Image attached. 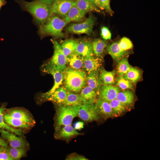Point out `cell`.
Here are the masks:
<instances>
[{"label":"cell","instance_id":"obj_10","mask_svg":"<svg viewBox=\"0 0 160 160\" xmlns=\"http://www.w3.org/2000/svg\"><path fill=\"white\" fill-rule=\"evenodd\" d=\"M4 112L12 117L21 120L32 126L35 123L32 115L29 112L24 109L19 108L6 109Z\"/></svg>","mask_w":160,"mask_h":160},{"label":"cell","instance_id":"obj_29","mask_svg":"<svg viewBox=\"0 0 160 160\" xmlns=\"http://www.w3.org/2000/svg\"><path fill=\"white\" fill-rule=\"evenodd\" d=\"M5 151L8 153L13 160H19L25 155L26 149L25 147H6Z\"/></svg>","mask_w":160,"mask_h":160},{"label":"cell","instance_id":"obj_8","mask_svg":"<svg viewBox=\"0 0 160 160\" xmlns=\"http://www.w3.org/2000/svg\"><path fill=\"white\" fill-rule=\"evenodd\" d=\"M78 116L86 122L97 121L100 118L95 105L94 103L84 104L81 105L79 110Z\"/></svg>","mask_w":160,"mask_h":160},{"label":"cell","instance_id":"obj_2","mask_svg":"<svg viewBox=\"0 0 160 160\" xmlns=\"http://www.w3.org/2000/svg\"><path fill=\"white\" fill-rule=\"evenodd\" d=\"M67 24L64 20L53 14L39 26L38 33L41 38L48 36L56 38H63L64 34L62 30Z\"/></svg>","mask_w":160,"mask_h":160},{"label":"cell","instance_id":"obj_39","mask_svg":"<svg viewBox=\"0 0 160 160\" xmlns=\"http://www.w3.org/2000/svg\"><path fill=\"white\" fill-rule=\"evenodd\" d=\"M66 160H87L85 157L76 153H73L69 155L66 159Z\"/></svg>","mask_w":160,"mask_h":160},{"label":"cell","instance_id":"obj_6","mask_svg":"<svg viewBox=\"0 0 160 160\" xmlns=\"http://www.w3.org/2000/svg\"><path fill=\"white\" fill-rule=\"evenodd\" d=\"M95 20L92 14L82 23L72 24L65 29L68 33L76 34L85 33L90 35L92 33Z\"/></svg>","mask_w":160,"mask_h":160},{"label":"cell","instance_id":"obj_22","mask_svg":"<svg viewBox=\"0 0 160 160\" xmlns=\"http://www.w3.org/2000/svg\"><path fill=\"white\" fill-rule=\"evenodd\" d=\"M3 117L5 122L10 126L24 129L30 128L32 126L31 125L24 121L12 117L5 112L4 111V112Z\"/></svg>","mask_w":160,"mask_h":160},{"label":"cell","instance_id":"obj_42","mask_svg":"<svg viewBox=\"0 0 160 160\" xmlns=\"http://www.w3.org/2000/svg\"><path fill=\"white\" fill-rule=\"evenodd\" d=\"M96 7L100 8V0H89Z\"/></svg>","mask_w":160,"mask_h":160},{"label":"cell","instance_id":"obj_3","mask_svg":"<svg viewBox=\"0 0 160 160\" xmlns=\"http://www.w3.org/2000/svg\"><path fill=\"white\" fill-rule=\"evenodd\" d=\"M64 73L66 90L76 93L81 90L87 82V76L84 71L70 68H66Z\"/></svg>","mask_w":160,"mask_h":160},{"label":"cell","instance_id":"obj_21","mask_svg":"<svg viewBox=\"0 0 160 160\" xmlns=\"http://www.w3.org/2000/svg\"><path fill=\"white\" fill-rule=\"evenodd\" d=\"M97 92L89 86H87L81 90L80 94L84 104L94 103L95 101Z\"/></svg>","mask_w":160,"mask_h":160},{"label":"cell","instance_id":"obj_23","mask_svg":"<svg viewBox=\"0 0 160 160\" xmlns=\"http://www.w3.org/2000/svg\"><path fill=\"white\" fill-rule=\"evenodd\" d=\"M84 57L74 52L67 57V63L73 69L79 70L83 67Z\"/></svg>","mask_w":160,"mask_h":160},{"label":"cell","instance_id":"obj_15","mask_svg":"<svg viewBox=\"0 0 160 160\" xmlns=\"http://www.w3.org/2000/svg\"><path fill=\"white\" fill-rule=\"evenodd\" d=\"M95 105L100 116L104 119H107L115 116L109 102L99 98L96 100Z\"/></svg>","mask_w":160,"mask_h":160},{"label":"cell","instance_id":"obj_9","mask_svg":"<svg viewBox=\"0 0 160 160\" xmlns=\"http://www.w3.org/2000/svg\"><path fill=\"white\" fill-rule=\"evenodd\" d=\"M74 0H53L51 7L52 14H56L65 17L73 6Z\"/></svg>","mask_w":160,"mask_h":160},{"label":"cell","instance_id":"obj_7","mask_svg":"<svg viewBox=\"0 0 160 160\" xmlns=\"http://www.w3.org/2000/svg\"><path fill=\"white\" fill-rule=\"evenodd\" d=\"M52 41L54 46V53L48 62L64 73L66 68L67 57L63 52L61 45L56 41Z\"/></svg>","mask_w":160,"mask_h":160},{"label":"cell","instance_id":"obj_19","mask_svg":"<svg viewBox=\"0 0 160 160\" xmlns=\"http://www.w3.org/2000/svg\"><path fill=\"white\" fill-rule=\"evenodd\" d=\"M73 52L84 57L93 55L92 43L86 41L79 42L76 49Z\"/></svg>","mask_w":160,"mask_h":160},{"label":"cell","instance_id":"obj_33","mask_svg":"<svg viewBox=\"0 0 160 160\" xmlns=\"http://www.w3.org/2000/svg\"><path fill=\"white\" fill-rule=\"evenodd\" d=\"M114 116H119L125 112L127 106L116 98L109 102Z\"/></svg>","mask_w":160,"mask_h":160},{"label":"cell","instance_id":"obj_30","mask_svg":"<svg viewBox=\"0 0 160 160\" xmlns=\"http://www.w3.org/2000/svg\"><path fill=\"white\" fill-rule=\"evenodd\" d=\"M141 71L135 67H131L127 73L122 76L133 83H136L140 79Z\"/></svg>","mask_w":160,"mask_h":160},{"label":"cell","instance_id":"obj_35","mask_svg":"<svg viewBox=\"0 0 160 160\" xmlns=\"http://www.w3.org/2000/svg\"><path fill=\"white\" fill-rule=\"evenodd\" d=\"M116 84L122 89H134L133 83L130 81L125 79L122 76H118L116 78Z\"/></svg>","mask_w":160,"mask_h":160},{"label":"cell","instance_id":"obj_44","mask_svg":"<svg viewBox=\"0 0 160 160\" xmlns=\"http://www.w3.org/2000/svg\"><path fill=\"white\" fill-rule=\"evenodd\" d=\"M7 3L5 0H0V10L1 7Z\"/></svg>","mask_w":160,"mask_h":160},{"label":"cell","instance_id":"obj_37","mask_svg":"<svg viewBox=\"0 0 160 160\" xmlns=\"http://www.w3.org/2000/svg\"><path fill=\"white\" fill-rule=\"evenodd\" d=\"M110 0H100V8L105 10L111 16H112L114 12L110 5Z\"/></svg>","mask_w":160,"mask_h":160},{"label":"cell","instance_id":"obj_26","mask_svg":"<svg viewBox=\"0 0 160 160\" xmlns=\"http://www.w3.org/2000/svg\"><path fill=\"white\" fill-rule=\"evenodd\" d=\"M75 5L83 12L86 13L91 11L100 12V10L95 6L89 0H76Z\"/></svg>","mask_w":160,"mask_h":160},{"label":"cell","instance_id":"obj_18","mask_svg":"<svg viewBox=\"0 0 160 160\" xmlns=\"http://www.w3.org/2000/svg\"><path fill=\"white\" fill-rule=\"evenodd\" d=\"M108 53L113 60L118 63L120 60L127 54V51L122 50L118 42H115L107 47Z\"/></svg>","mask_w":160,"mask_h":160},{"label":"cell","instance_id":"obj_11","mask_svg":"<svg viewBox=\"0 0 160 160\" xmlns=\"http://www.w3.org/2000/svg\"><path fill=\"white\" fill-rule=\"evenodd\" d=\"M120 91V88L118 86L113 85H103L99 92V99L109 103L116 98Z\"/></svg>","mask_w":160,"mask_h":160},{"label":"cell","instance_id":"obj_27","mask_svg":"<svg viewBox=\"0 0 160 160\" xmlns=\"http://www.w3.org/2000/svg\"><path fill=\"white\" fill-rule=\"evenodd\" d=\"M79 42L77 40L70 39L66 40L62 43L61 45L62 49L67 58L75 51Z\"/></svg>","mask_w":160,"mask_h":160},{"label":"cell","instance_id":"obj_36","mask_svg":"<svg viewBox=\"0 0 160 160\" xmlns=\"http://www.w3.org/2000/svg\"><path fill=\"white\" fill-rule=\"evenodd\" d=\"M118 43L121 49L124 51H127L133 47L131 41L126 37L122 38Z\"/></svg>","mask_w":160,"mask_h":160},{"label":"cell","instance_id":"obj_16","mask_svg":"<svg viewBox=\"0 0 160 160\" xmlns=\"http://www.w3.org/2000/svg\"><path fill=\"white\" fill-rule=\"evenodd\" d=\"M67 91L65 89L60 87L53 92L44 98L46 100L51 101L59 106L62 105L66 98Z\"/></svg>","mask_w":160,"mask_h":160},{"label":"cell","instance_id":"obj_4","mask_svg":"<svg viewBox=\"0 0 160 160\" xmlns=\"http://www.w3.org/2000/svg\"><path fill=\"white\" fill-rule=\"evenodd\" d=\"M80 106H59L56 111L55 130L62 126L71 125L73 119L78 116Z\"/></svg>","mask_w":160,"mask_h":160},{"label":"cell","instance_id":"obj_31","mask_svg":"<svg viewBox=\"0 0 160 160\" xmlns=\"http://www.w3.org/2000/svg\"><path fill=\"white\" fill-rule=\"evenodd\" d=\"M115 70L108 71L104 69L100 70V75L104 85H113L114 84Z\"/></svg>","mask_w":160,"mask_h":160},{"label":"cell","instance_id":"obj_34","mask_svg":"<svg viewBox=\"0 0 160 160\" xmlns=\"http://www.w3.org/2000/svg\"><path fill=\"white\" fill-rule=\"evenodd\" d=\"M130 67L127 57H123L118 63L116 71L118 76H123L127 73Z\"/></svg>","mask_w":160,"mask_h":160},{"label":"cell","instance_id":"obj_40","mask_svg":"<svg viewBox=\"0 0 160 160\" xmlns=\"http://www.w3.org/2000/svg\"><path fill=\"white\" fill-rule=\"evenodd\" d=\"M0 160H13V159L5 150L0 152Z\"/></svg>","mask_w":160,"mask_h":160},{"label":"cell","instance_id":"obj_1","mask_svg":"<svg viewBox=\"0 0 160 160\" xmlns=\"http://www.w3.org/2000/svg\"><path fill=\"white\" fill-rule=\"evenodd\" d=\"M53 1L34 0L29 2L24 0H16L23 10L31 14L35 23L39 26L52 15L51 7Z\"/></svg>","mask_w":160,"mask_h":160},{"label":"cell","instance_id":"obj_24","mask_svg":"<svg viewBox=\"0 0 160 160\" xmlns=\"http://www.w3.org/2000/svg\"><path fill=\"white\" fill-rule=\"evenodd\" d=\"M134 95L130 90L119 91L116 99L126 106L132 104L134 101Z\"/></svg>","mask_w":160,"mask_h":160},{"label":"cell","instance_id":"obj_12","mask_svg":"<svg viewBox=\"0 0 160 160\" xmlns=\"http://www.w3.org/2000/svg\"><path fill=\"white\" fill-rule=\"evenodd\" d=\"M56 131L55 137L57 139L68 142L73 137L83 134L78 132L71 125L62 126Z\"/></svg>","mask_w":160,"mask_h":160},{"label":"cell","instance_id":"obj_38","mask_svg":"<svg viewBox=\"0 0 160 160\" xmlns=\"http://www.w3.org/2000/svg\"><path fill=\"white\" fill-rule=\"evenodd\" d=\"M101 35L103 39L106 40L110 39L111 37V32L106 27H103L101 28Z\"/></svg>","mask_w":160,"mask_h":160},{"label":"cell","instance_id":"obj_5","mask_svg":"<svg viewBox=\"0 0 160 160\" xmlns=\"http://www.w3.org/2000/svg\"><path fill=\"white\" fill-rule=\"evenodd\" d=\"M41 69L43 72L52 75L54 80V84L52 88L48 92L42 95L41 97L44 98L60 86L64 79V74L63 72L49 62L44 64L42 66Z\"/></svg>","mask_w":160,"mask_h":160},{"label":"cell","instance_id":"obj_17","mask_svg":"<svg viewBox=\"0 0 160 160\" xmlns=\"http://www.w3.org/2000/svg\"><path fill=\"white\" fill-rule=\"evenodd\" d=\"M88 86L97 92H99L103 84L98 71H94L89 73L86 77Z\"/></svg>","mask_w":160,"mask_h":160},{"label":"cell","instance_id":"obj_25","mask_svg":"<svg viewBox=\"0 0 160 160\" xmlns=\"http://www.w3.org/2000/svg\"><path fill=\"white\" fill-rule=\"evenodd\" d=\"M67 96L62 105L80 106L84 104L80 95L75 94L67 90Z\"/></svg>","mask_w":160,"mask_h":160},{"label":"cell","instance_id":"obj_13","mask_svg":"<svg viewBox=\"0 0 160 160\" xmlns=\"http://www.w3.org/2000/svg\"><path fill=\"white\" fill-rule=\"evenodd\" d=\"M101 58L93 55L84 57L83 67L88 73L94 71H98L102 65Z\"/></svg>","mask_w":160,"mask_h":160},{"label":"cell","instance_id":"obj_20","mask_svg":"<svg viewBox=\"0 0 160 160\" xmlns=\"http://www.w3.org/2000/svg\"><path fill=\"white\" fill-rule=\"evenodd\" d=\"M85 14L74 5L70 9L64 20L67 23L72 21L79 22L84 18Z\"/></svg>","mask_w":160,"mask_h":160},{"label":"cell","instance_id":"obj_43","mask_svg":"<svg viewBox=\"0 0 160 160\" xmlns=\"http://www.w3.org/2000/svg\"><path fill=\"white\" fill-rule=\"evenodd\" d=\"M0 145L4 147L8 146L7 143L3 139L0 138Z\"/></svg>","mask_w":160,"mask_h":160},{"label":"cell","instance_id":"obj_45","mask_svg":"<svg viewBox=\"0 0 160 160\" xmlns=\"http://www.w3.org/2000/svg\"><path fill=\"white\" fill-rule=\"evenodd\" d=\"M6 147H4L0 145V152L2 151L5 150Z\"/></svg>","mask_w":160,"mask_h":160},{"label":"cell","instance_id":"obj_28","mask_svg":"<svg viewBox=\"0 0 160 160\" xmlns=\"http://www.w3.org/2000/svg\"><path fill=\"white\" fill-rule=\"evenodd\" d=\"M93 53L96 57L101 58L105 48L107 46L106 42L100 39H95L92 43Z\"/></svg>","mask_w":160,"mask_h":160},{"label":"cell","instance_id":"obj_14","mask_svg":"<svg viewBox=\"0 0 160 160\" xmlns=\"http://www.w3.org/2000/svg\"><path fill=\"white\" fill-rule=\"evenodd\" d=\"M0 132L1 138L7 140L11 147H25L26 145V143L23 138L17 137L2 129H0Z\"/></svg>","mask_w":160,"mask_h":160},{"label":"cell","instance_id":"obj_41","mask_svg":"<svg viewBox=\"0 0 160 160\" xmlns=\"http://www.w3.org/2000/svg\"><path fill=\"white\" fill-rule=\"evenodd\" d=\"M84 123L81 121H77L74 124V128L76 130H80L84 127Z\"/></svg>","mask_w":160,"mask_h":160},{"label":"cell","instance_id":"obj_32","mask_svg":"<svg viewBox=\"0 0 160 160\" xmlns=\"http://www.w3.org/2000/svg\"><path fill=\"white\" fill-rule=\"evenodd\" d=\"M5 106L2 105L0 107V129L7 130L17 135H20L22 132L20 130L15 129L9 126L5 122L3 117L4 112L6 109Z\"/></svg>","mask_w":160,"mask_h":160}]
</instances>
